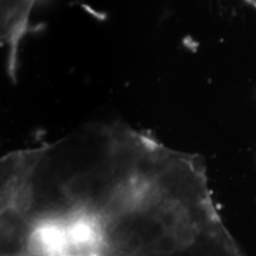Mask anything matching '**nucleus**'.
<instances>
[{
    "instance_id": "1",
    "label": "nucleus",
    "mask_w": 256,
    "mask_h": 256,
    "mask_svg": "<svg viewBox=\"0 0 256 256\" xmlns=\"http://www.w3.org/2000/svg\"><path fill=\"white\" fill-rule=\"evenodd\" d=\"M2 256H242L200 156L92 124L2 160Z\"/></svg>"
}]
</instances>
